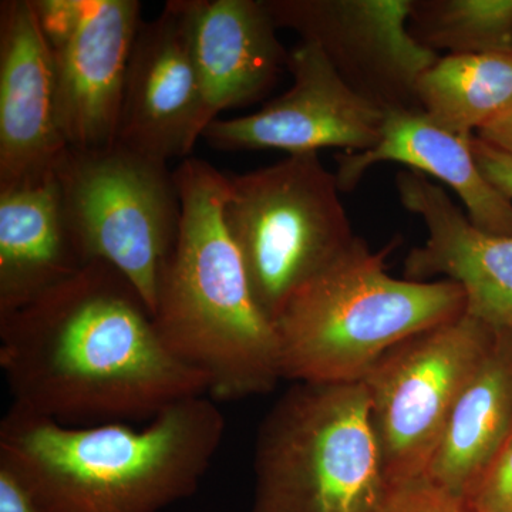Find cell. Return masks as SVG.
<instances>
[{
	"label": "cell",
	"instance_id": "obj_22",
	"mask_svg": "<svg viewBox=\"0 0 512 512\" xmlns=\"http://www.w3.org/2000/svg\"><path fill=\"white\" fill-rule=\"evenodd\" d=\"M383 512H476L466 501L424 484L423 481L406 485L394 493Z\"/></svg>",
	"mask_w": 512,
	"mask_h": 512
},
{
	"label": "cell",
	"instance_id": "obj_16",
	"mask_svg": "<svg viewBox=\"0 0 512 512\" xmlns=\"http://www.w3.org/2000/svg\"><path fill=\"white\" fill-rule=\"evenodd\" d=\"M473 138L440 126L421 109L384 111L379 143L362 153L336 157L340 191L353 190L379 163H400L448 185L466 205L478 228L512 235V201L485 178L473 151Z\"/></svg>",
	"mask_w": 512,
	"mask_h": 512
},
{
	"label": "cell",
	"instance_id": "obj_17",
	"mask_svg": "<svg viewBox=\"0 0 512 512\" xmlns=\"http://www.w3.org/2000/svg\"><path fill=\"white\" fill-rule=\"evenodd\" d=\"M84 265L67 227L56 173L0 191V318Z\"/></svg>",
	"mask_w": 512,
	"mask_h": 512
},
{
	"label": "cell",
	"instance_id": "obj_9",
	"mask_svg": "<svg viewBox=\"0 0 512 512\" xmlns=\"http://www.w3.org/2000/svg\"><path fill=\"white\" fill-rule=\"evenodd\" d=\"M55 66L57 110L76 150L119 137L124 83L140 28L137 0H33Z\"/></svg>",
	"mask_w": 512,
	"mask_h": 512
},
{
	"label": "cell",
	"instance_id": "obj_5",
	"mask_svg": "<svg viewBox=\"0 0 512 512\" xmlns=\"http://www.w3.org/2000/svg\"><path fill=\"white\" fill-rule=\"evenodd\" d=\"M252 512H383L393 490L363 382L295 383L255 443Z\"/></svg>",
	"mask_w": 512,
	"mask_h": 512
},
{
	"label": "cell",
	"instance_id": "obj_15",
	"mask_svg": "<svg viewBox=\"0 0 512 512\" xmlns=\"http://www.w3.org/2000/svg\"><path fill=\"white\" fill-rule=\"evenodd\" d=\"M187 6L205 130L221 111L264 97L288 66L289 52L265 0H187Z\"/></svg>",
	"mask_w": 512,
	"mask_h": 512
},
{
	"label": "cell",
	"instance_id": "obj_18",
	"mask_svg": "<svg viewBox=\"0 0 512 512\" xmlns=\"http://www.w3.org/2000/svg\"><path fill=\"white\" fill-rule=\"evenodd\" d=\"M511 431L512 332H497L458 396L419 481L466 501Z\"/></svg>",
	"mask_w": 512,
	"mask_h": 512
},
{
	"label": "cell",
	"instance_id": "obj_20",
	"mask_svg": "<svg viewBox=\"0 0 512 512\" xmlns=\"http://www.w3.org/2000/svg\"><path fill=\"white\" fill-rule=\"evenodd\" d=\"M409 30L421 46L448 55L512 49V0H413Z\"/></svg>",
	"mask_w": 512,
	"mask_h": 512
},
{
	"label": "cell",
	"instance_id": "obj_23",
	"mask_svg": "<svg viewBox=\"0 0 512 512\" xmlns=\"http://www.w3.org/2000/svg\"><path fill=\"white\" fill-rule=\"evenodd\" d=\"M473 151L485 178L512 201V157L477 136L473 138Z\"/></svg>",
	"mask_w": 512,
	"mask_h": 512
},
{
	"label": "cell",
	"instance_id": "obj_4",
	"mask_svg": "<svg viewBox=\"0 0 512 512\" xmlns=\"http://www.w3.org/2000/svg\"><path fill=\"white\" fill-rule=\"evenodd\" d=\"M396 247L373 252L357 237L286 302L274 322L282 379L362 382L394 346L466 312L454 282L390 276L386 259Z\"/></svg>",
	"mask_w": 512,
	"mask_h": 512
},
{
	"label": "cell",
	"instance_id": "obj_19",
	"mask_svg": "<svg viewBox=\"0 0 512 512\" xmlns=\"http://www.w3.org/2000/svg\"><path fill=\"white\" fill-rule=\"evenodd\" d=\"M416 96L440 126L474 136L512 106V49L439 57L421 74Z\"/></svg>",
	"mask_w": 512,
	"mask_h": 512
},
{
	"label": "cell",
	"instance_id": "obj_24",
	"mask_svg": "<svg viewBox=\"0 0 512 512\" xmlns=\"http://www.w3.org/2000/svg\"><path fill=\"white\" fill-rule=\"evenodd\" d=\"M0 512H35L28 491L3 464H0Z\"/></svg>",
	"mask_w": 512,
	"mask_h": 512
},
{
	"label": "cell",
	"instance_id": "obj_12",
	"mask_svg": "<svg viewBox=\"0 0 512 512\" xmlns=\"http://www.w3.org/2000/svg\"><path fill=\"white\" fill-rule=\"evenodd\" d=\"M187 0H170L141 22L128 59L119 137L156 160L188 157L204 128Z\"/></svg>",
	"mask_w": 512,
	"mask_h": 512
},
{
	"label": "cell",
	"instance_id": "obj_3",
	"mask_svg": "<svg viewBox=\"0 0 512 512\" xmlns=\"http://www.w3.org/2000/svg\"><path fill=\"white\" fill-rule=\"evenodd\" d=\"M174 180L181 221L151 313L158 336L177 359L207 377L215 402L272 392L282 379L278 336L255 301L225 225L227 174L185 158Z\"/></svg>",
	"mask_w": 512,
	"mask_h": 512
},
{
	"label": "cell",
	"instance_id": "obj_11",
	"mask_svg": "<svg viewBox=\"0 0 512 512\" xmlns=\"http://www.w3.org/2000/svg\"><path fill=\"white\" fill-rule=\"evenodd\" d=\"M291 89L248 116L214 120L202 138L225 151L275 150L292 154L343 148L362 153L379 143L384 111L363 99L336 72L315 43L289 52Z\"/></svg>",
	"mask_w": 512,
	"mask_h": 512
},
{
	"label": "cell",
	"instance_id": "obj_7",
	"mask_svg": "<svg viewBox=\"0 0 512 512\" xmlns=\"http://www.w3.org/2000/svg\"><path fill=\"white\" fill-rule=\"evenodd\" d=\"M167 164L117 141L69 148L56 168L64 217L84 264L104 261L119 269L151 313L181 221Z\"/></svg>",
	"mask_w": 512,
	"mask_h": 512
},
{
	"label": "cell",
	"instance_id": "obj_14",
	"mask_svg": "<svg viewBox=\"0 0 512 512\" xmlns=\"http://www.w3.org/2000/svg\"><path fill=\"white\" fill-rule=\"evenodd\" d=\"M396 188L429 237L404 261V279L454 282L466 293V313L494 332H512V235L478 228L444 188L414 170L399 171Z\"/></svg>",
	"mask_w": 512,
	"mask_h": 512
},
{
	"label": "cell",
	"instance_id": "obj_1",
	"mask_svg": "<svg viewBox=\"0 0 512 512\" xmlns=\"http://www.w3.org/2000/svg\"><path fill=\"white\" fill-rule=\"evenodd\" d=\"M0 367L12 404L63 426L150 421L208 394L207 377L165 348L136 286L104 261L0 318Z\"/></svg>",
	"mask_w": 512,
	"mask_h": 512
},
{
	"label": "cell",
	"instance_id": "obj_25",
	"mask_svg": "<svg viewBox=\"0 0 512 512\" xmlns=\"http://www.w3.org/2000/svg\"><path fill=\"white\" fill-rule=\"evenodd\" d=\"M476 136L512 157V106L498 119L481 128Z\"/></svg>",
	"mask_w": 512,
	"mask_h": 512
},
{
	"label": "cell",
	"instance_id": "obj_6",
	"mask_svg": "<svg viewBox=\"0 0 512 512\" xmlns=\"http://www.w3.org/2000/svg\"><path fill=\"white\" fill-rule=\"evenodd\" d=\"M225 225L255 301L272 323L302 286L356 241L336 174L318 153L227 175Z\"/></svg>",
	"mask_w": 512,
	"mask_h": 512
},
{
	"label": "cell",
	"instance_id": "obj_21",
	"mask_svg": "<svg viewBox=\"0 0 512 512\" xmlns=\"http://www.w3.org/2000/svg\"><path fill=\"white\" fill-rule=\"evenodd\" d=\"M466 503L476 512H512V431Z\"/></svg>",
	"mask_w": 512,
	"mask_h": 512
},
{
	"label": "cell",
	"instance_id": "obj_2",
	"mask_svg": "<svg viewBox=\"0 0 512 512\" xmlns=\"http://www.w3.org/2000/svg\"><path fill=\"white\" fill-rule=\"evenodd\" d=\"M208 394L128 423L63 426L12 404L0 423V464L35 512H163L197 493L224 441Z\"/></svg>",
	"mask_w": 512,
	"mask_h": 512
},
{
	"label": "cell",
	"instance_id": "obj_13",
	"mask_svg": "<svg viewBox=\"0 0 512 512\" xmlns=\"http://www.w3.org/2000/svg\"><path fill=\"white\" fill-rule=\"evenodd\" d=\"M53 57L33 0L0 3V191L56 173L69 150Z\"/></svg>",
	"mask_w": 512,
	"mask_h": 512
},
{
	"label": "cell",
	"instance_id": "obj_10",
	"mask_svg": "<svg viewBox=\"0 0 512 512\" xmlns=\"http://www.w3.org/2000/svg\"><path fill=\"white\" fill-rule=\"evenodd\" d=\"M276 28L318 45L380 110L420 109L416 86L439 59L409 30L413 0H265Z\"/></svg>",
	"mask_w": 512,
	"mask_h": 512
},
{
	"label": "cell",
	"instance_id": "obj_8",
	"mask_svg": "<svg viewBox=\"0 0 512 512\" xmlns=\"http://www.w3.org/2000/svg\"><path fill=\"white\" fill-rule=\"evenodd\" d=\"M495 335L464 312L403 340L362 380L384 473L394 491L423 477L458 396L490 352Z\"/></svg>",
	"mask_w": 512,
	"mask_h": 512
}]
</instances>
